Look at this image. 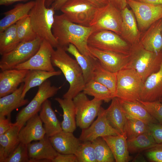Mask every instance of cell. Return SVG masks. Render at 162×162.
Instances as JSON below:
<instances>
[{"label": "cell", "instance_id": "obj_21", "mask_svg": "<svg viewBox=\"0 0 162 162\" xmlns=\"http://www.w3.org/2000/svg\"><path fill=\"white\" fill-rule=\"evenodd\" d=\"M141 36L140 43L146 50L158 53L162 51V18L149 27Z\"/></svg>", "mask_w": 162, "mask_h": 162}, {"label": "cell", "instance_id": "obj_4", "mask_svg": "<svg viewBox=\"0 0 162 162\" xmlns=\"http://www.w3.org/2000/svg\"><path fill=\"white\" fill-rule=\"evenodd\" d=\"M128 63L125 68L136 70L144 82L159 69L162 62V51L156 53L144 49L139 42L131 46Z\"/></svg>", "mask_w": 162, "mask_h": 162}, {"label": "cell", "instance_id": "obj_9", "mask_svg": "<svg viewBox=\"0 0 162 162\" xmlns=\"http://www.w3.org/2000/svg\"><path fill=\"white\" fill-rule=\"evenodd\" d=\"M43 40L37 37L33 40L20 42L13 50L1 56V70L14 68L29 59L38 50Z\"/></svg>", "mask_w": 162, "mask_h": 162}, {"label": "cell", "instance_id": "obj_41", "mask_svg": "<svg viewBox=\"0 0 162 162\" xmlns=\"http://www.w3.org/2000/svg\"><path fill=\"white\" fill-rule=\"evenodd\" d=\"M29 160L27 145L20 142L4 162H28Z\"/></svg>", "mask_w": 162, "mask_h": 162}, {"label": "cell", "instance_id": "obj_28", "mask_svg": "<svg viewBox=\"0 0 162 162\" xmlns=\"http://www.w3.org/2000/svg\"><path fill=\"white\" fill-rule=\"evenodd\" d=\"M20 129V126L15 123L10 129L0 135V162H4L20 142L18 134Z\"/></svg>", "mask_w": 162, "mask_h": 162}, {"label": "cell", "instance_id": "obj_32", "mask_svg": "<svg viewBox=\"0 0 162 162\" xmlns=\"http://www.w3.org/2000/svg\"><path fill=\"white\" fill-rule=\"evenodd\" d=\"M119 99L126 114L140 119L148 124L159 123L149 114L143 105L139 100Z\"/></svg>", "mask_w": 162, "mask_h": 162}, {"label": "cell", "instance_id": "obj_1", "mask_svg": "<svg viewBox=\"0 0 162 162\" xmlns=\"http://www.w3.org/2000/svg\"><path fill=\"white\" fill-rule=\"evenodd\" d=\"M52 32L58 46L65 49L71 44L82 54L94 57L90 52L88 40L94 31L90 26H86L73 23L63 14L55 15Z\"/></svg>", "mask_w": 162, "mask_h": 162}, {"label": "cell", "instance_id": "obj_2", "mask_svg": "<svg viewBox=\"0 0 162 162\" xmlns=\"http://www.w3.org/2000/svg\"><path fill=\"white\" fill-rule=\"evenodd\" d=\"M52 64L59 68L69 84L63 98H73L83 91L86 82L82 69L75 59L71 58L64 48L58 46L52 54Z\"/></svg>", "mask_w": 162, "mask_h": 162}, {"label": "cell", "instance_id": "obj_53", "mask_svg": "<svg viewBox=\"0 0 162 162\" xmlns=\"http://www.w3.org/2000/svg\"><path fill=\"white\" fill-rule=\"evenodd\" d=\"M159 100L162 103V97Z\"/></svg>", "mask_w": 162, "mask_h": 162}, {"label": "cell", "instance_id": "obj_8", "mask_svg": "<svg viewBox=\"0 0 162 162\" xmlns=\"http://www.w3.org/2000/svg\"><path fill=\"white\" fill-rule=\"evenodd\" d=\"M73 100L76 126L82 129L88 128L98 116L102 101L94 98L90 100L83 92L79 93Z\"/></svg>", "mask_w": 162, "mask_h": 162}, {"label": "cell", "instance_id": "obj_44", "mask_svg": "<svg viewBox=\"0 0 162 162\" xmlns=\"http://www.w3.org/2000/svg\"><path fill=\"white\" fill-rule=\"evenodd\" d=\"M150 132L157 143L162 142V124L159 123L149 124Z\"/></svg>", "mask_w": 162, "mask_h": 162}, {"label": "cell", "instance_id": "obj_40", "mask_svg": "<svg viewBox=\"0 0 162 162\" xmlns=\"http://www.w3.org/2000/svg\"><path fill=\"white\" fill-rule=\"evenodd\" d=\"M75 154L78 162H97L94 147L91 142L80 143Z\"/></svg>", "mask_w": 162, "mask_h": 162}, {"label": "cell", "instance_id": "obj_26", "mask_svg": "<svg viewBox=\"0 0 162 162\" xmlns=\"http://www.w3.org/2000/svg\"><path fill=\"white\" fill-rule=\"evenodd\" d=\"M23 83L13 93L0 98V116L10 119L11 113L14 110L29 103L28 99L22 97Z\"/></svg>", "mask_w": 162, "mask_h": 162}, {"label": "cell", "instance_id": "obj_46", "mask_svg": "<svg viewBox=\"0 0 162 162\" xmlns=\"http://www.w3.org/2000/svg\"><path fill=\"white\" fill-rule=\"evenodd\" d=\"M11 122L10 119L5 116H0V135L10 129L14 124Z\"/></svg>", "mask_w": 162, "mask_h": 162}, {"label": "cell", "instance_id": "obj_16", "mask_svg": "<svg viewBox=\"0 0 162 162\" xmlns=\"http://www.w3.org/2000/svg\"><path fill=\"white\" fill-rule=\"evenodd\" d=\"M28 70L13 68L1 70L0 73V98L16 90L23 82Z\"/></svg>", "mask_w": 162, "mask_h": 162}, {"label": "cell", "instance_id": "obj_22", "mask_svg": "<svg viewBox=\"0 0 162 162\" xmlns=\"http://www.w3.org/2000/svg\"><path fill=\"white\" fill-rule=\"evenodd\" d=\"M49 139L54 149L62 154H75L80 144L79 139L76 138L73 133L63 130Z\"/></svg>", "mask_w": 162, "mask_h": 162}, {"label": "cell", "instance_id": "obj_48", "mask_svg": "<svg viewBox=\"0 0 162 162\" xmlns=\"http://www.w3.org/2000/svg\"><path fill=\"white\" fill-rule=\"evenodd\" d=\"M97 8L103 7L109 3L108 0H84Z\"/></svg>", "mask_w": 162, "mask_h": 162}, {"label": "cell", "instance_id": "obj_45", "mask_svg": "<svg viewBox=\"0 0 162 162\" xmlns=\"http://www.w3.org/2000/svg\"><path fill=\"white\" fill-rule=\"evenodd\" d=\"M52 162H78V160L75 154H64L58 153Z\"/></svg>", "mask_w": 162, "mask_h": 162}, {"label": "cell", "instance_id": "obj_29", "mask_svg": "<svg viewBox=\"0 0 162 162\" xmlns=\"http://www.w3.org/2000/svg\"><path fill=\"white\" fill-rule=\"evenodd\" d=\"M60 70L52 72L40 70H28L23 82L22 97L24 98L31 88L39 86L50 78L61 74Z\"/></svg>", "mask_w": 162, "mask_h": 162}, {"label": "cell", "instance_id": "obj_11", "mask_svg": "<svg viewBox=\"0 0 162 162\" xmlns=\"http://www.w3.org/2000/svg\"><path fill=\"white\" fill-rule=\"evenodd\" d=\"M97 9L84 0H69L60 10L71 22L90 26Z\"/></svg>", "mask_w": 162, "mask_h": 162}, {"label": "cell", "instance_id": "obj_31", "mask_svg": "<svg viewBox=\"0 0 162 162\" xmlns=\"http://www.w3.org/2000/svg\"><path fill=\"white\" fill-rule=\"evenodd\" d=\"M55 100L62 109L63 120L61 123L63 130L73 133L76 128V113L73 99L56 98Z\"/></svg>", "mask_w": 162, "mask_h": 162}, {"label": "cell", "instance_id": "obj_18", "mask_svg": "<svg viewBox=\"0 0 162 162\" xmlns=\"http://www.w3.org/2000/svg\"><path fill=\"white\" fill-rule=\"evenodd\" d=\"M29 162H36L42 159L51 162L55 158L58 152L52 146L49 137L46 135L42 139L27 145Z\"/></svg>", "mask_w": 162, "mask_h": 162}, {"label": "cell", "instance_id": "obj_52", "mask_svg": "<svg viewBox=\"0 0 162 162\" xmlns=\"http://www.w3.org/2000/svg\"><path fill=\"white\" fill-rule=\"evenodd\" d=\"M142 3L152 4H162V0H135Z\"/></svg>", "mask_w": 162, "mask_h": 162}, {"label": "cell", "instance_id": "obj_30", "mask_svg": "<svg viewBox=\"0 0 162 162\" xmlns=\"http://www.w3.org/2000/svg\"><path fill=\"white\" fill-rule=\"evenodd\" d=\"M65 49L75 57L82 69L86 83L92 80L97 59L94 57L86 56L82 54L71 44Z\"/></svg>", "mask_w": 162, "mask_h": 162}, {"label": "cell", "instance_id": "obj_19", "mask_svg": "<svg viewBox=\"0 0 162 162\" xmlns=\"http://www.w3.org/2000/svg\"><path fill=\"white\" fill-rule=\"evenodd\" d=\"M162 97V62L159 69L148 76L144 82L140 100L145 101L159 100Z\"/></svg>", "mask_w": 162, "mask_h": 162}, {"label": "cell", "instance_id": "obj_12", "mask_svg": "<svg viewBox=\"0 0 162 162\" xmlns=\"http://www.w3.org/2000/svg\"><path fill=\"white\" fill-rule=\"evenodd\" d=\"M135 16L140 31L146 30L154 23L162 18V4L141 2L126 0Z\"/></svg>", "mask_w": 162, "mask_h": 162}, {"label": "cell", "instance_id": "obj_49", "mask_svg": "<svg viewBox=\"0 0 162 162\" xmlns=\"http://www.w3.org/2000/svg\"><path fill=\"white\" fill-rule=\"evenodd\" d=\"M109 2L121 10L127 7L126 0H108Z\"/></svg>", "mask_w": 162, "mask_h": 162}, {"label": "cell", "instance_id": "obj_47", "mask_svg": "<svg viewBox=\"0 0 162 162\" xmlns=\"http://www.w3.org/2000/svg\"><path fill=\"white\" fill-rule=\"evenodd\" d=\"M28 0H0L1 5L8 6L15 2ZM56 0H46V5L47 8H50Z\"/></svg>", "mask_w": 162, "mask_h": 162}, {"label": "cell", "instance_id": "obj_23", "mask_svg": "<svg viewBox=\"0 0 162 162\" xmlns=\"http://www.w3.org/2000/svg\"><path fill=\"white\" fill-rule=\"evenodd\" d=\"M111 103L106 110V118L110 125L121 134L125 135L124 128L126 120V114L119 99L113 98Z\"/></svg>", "mask_w": 162, "mask_h": 162}, {"label": "cell", "instance_id": "obj_24", "mask_svg": "<svg viewBox=\"0 0 162 162\" xmlns=\"http://www.w3.org/2000/svg\"><path fill=\"white\" fill-rule=\"evenodd\" d=\"M39 116L44 123L46 135L48 137L51 136L62 130L61 123L52 109L50 101L48 99L43 104Z\"/></svg>", "mask_w": 162, "mask_h": 162}, {"label": "cell", "instance_id": "obj_13", "mask_svg": "<svg viewBox=\"0 0 162 162\" xmlns=\"http://www.w3.org/2000/svg\"><path fill=\"white\" fill-rule=\"evenodd\" d=\"M54 50L53 47L49 42L43 40L38 50L34 55L26 61L17 65L14 68L54 71L51 61Z\"/></svg>", "mask_w": 162, "mask_h": 162}, {"label": "cell", "instance_id": "obj_7", "mask_svg": "<svg viewBox=\"0 0 162 162\" xmlns=\"http://www.w3.org/2000/svg\"><path fill=\"white\" fill-rule=\"evenodd\" d=\"M61 87L52 86L49 80L39 86L34 98L17 114L15 123L21 129L29 119L40 110L44 102L54 96Z\"/></svg>", "mask_w": 162, "mask_h": 162}, {"label": "cell", "instance_id": "obj_6", "mask_svg": "<svg viewBox=\"0 0 162 162\" xmlns=\"http://www.w3.org/2000/svg\"><path fill=\"white\" fill-rule=\"evenodd\" d=\"M87 42L88 46L100 50L125 55L129 54L131 47L121 36L105 30L94 31L89 37Z\"/></svg>", "mask_w": 162, "mask_h": 162}, {"label": "cell", "instance_id": "obj_34", "mask_svg": "<svg viewBox=\"0 0 162 162\" xmlns=\"http://www.w3.org/2000/svg\"><path fill=\"white\" fill-rule=\"evenodd\" d=\"M128 149L131 154L140 153L147 150L157 143L150 132L141 134L127 139Z\"/></svg>", "mask_w": 162, "mask_h": 162}, {"label": "cell", "instance_id": "obj_14", "mask_svg": "<svg viewBox=\"0 0 162 162\" xmlns=\"http://www.w3.org/2000/svg\"><path fill=\"white\" fill-rule=\"evenodd\" d=\"M121 134L110 125L106 117V110L101 107L97 119L88 127L82 129L79 139L83 142H92L99 137Z\"/></svg>", "mask_w": 162, "mask_h": 162}, {"label": "cell", "instance_id": "obj_17", "mask_svg": "<svg viewBox=\"0 0 162 162\" xmlns=\"http://www.w3.org/2000/svg\"><path fill=\"white\" fill-rule=\"evenodd\" d=\"M121 11L122 18L121 37L130 46L138 43L141 33L133 12L127 7Z\"/></svg>", "mask_w": 162, "mask_h": 162}, {"label": "cell", "instance_id": "obj_27", "mask_svg": "<svg viewBox=\"0 0 162 162\" xmlns=\"http://www.w3.org/2000/svg\"><path fill=\"white\" fill-rule=\"evenodd\" d=\"M34 1H31L25 3H19L14 8L4 12V16L0 20V32L9 26L16 23L23 17L28 15L34 5Z\"/></svg>", "mask_w": 162, "mask_h": 162}, {"label": "cell", "instance_id": "obj_5", "mask_svg": "<svg viewBox=\"0 0 162 162\" xmlns=\"http://www.w3.org/2000/svg\"><path fill=\"white\" fill-rule=\"evenodd\" d=\"M144 82L134 69H123L117 73V84L115 97L127 100H140Z\"/></svg>", "mask_w": 162, "mask_h": 162}, {"label": "cell", "instance_id": "obj_38", "mask_svg": "<svg viewBox=\"0 0 162 162\" xmlns=\"http://www.w3.org/2000/svg\"><path fill=\"white\" fill-rule=\"evenodd\" d=\"M97 162H114L115 160L108 144L102 137L92 142Z\"/></svg>", "mask_w": 162, "mask_h": 162}, {"label": "cell", "instance_id": "obj_36", "mask_svg": "<svg viewBox=\"0 0 162 162\" xmlns=\"http://www.w3.org/2000/svg\"><path fill=\"white\" fill-rule=\"evenodd\" d=\"M86 94L108 103L113 98L110 91L102 84L93 80L86 82L83 90Z\"/></svg>", "mask_w": 162, "mask_h": 162}, {"label": "cell", "instance_id": "obj_35", "mask_svg": "<svg viewBox=\"0 0 162 162\" xmlns=\"http://www.w3.org/2000/svg\"><path fill=\"white\" fill-rule=\"evenodd\" d=\"M20 43L18 38L15 24L0 32V54L2 56L11 51Z\"/></svg>", "mask_w": 162, "mask_h": 162}, {"label": "cell", "instance_id": "obj_37", "mask_svg": "<svg viewBox=\"0 0 162 162\" xmlns=\"http://www.w3.org/2000/svg\"><path fill=\"white\" fill-rule=\"evenodd\" d=\"M126 116L124 133L127 139L134 138L143 133L150 132L148 124L126 114Z\"/></svg>", "mask_w": 162, "mask_h": 162}, {"label": "cell", "instance_id": "obj_43", "mask_svg": "<svg viewBox=\"0 0 162 162\" xmlns=\"http://www.w3.org/2000/svg\"><path fill=\"white\" fill-rule=\"evenodd\" d=\"M144 151V154L151 162H162V142L157 143Z\"/></svg>", "mask_w": 162, "mask_h": 162}, {"label": "cell", "instance_id": "obj_25", "mask_svg": "<svg viewBox=\"0 0 162 162\" xmlns=\"http://www.w3.org/2000/svg\"><path fill=\"white\" fill-rule=\"evenodd\" d=\"M110 147L115 162H128L131 157L129 155L125 135H110L102 137Z\"/></svg>", "mask_w": 162, "mask_h": 162}, {"label": "cell", "instance_id": "obj_51", "mask_svg": "<svg viewBox=\"0 0 162 162\" xmlns=\"http://www.w3.org/2000/svg\"><path fill=\"white\" fill-rule=\"evenodd\" d=\"M132 161L146 162L147 161L144 156L140 153H139L133 159Z\"/></svg>", "mask_w": 162, "mask_h": 162}, {"label": "cell", "instance_id": "obj_10", "mask_svg": "<svg viewBox=\"0 0 162 162\" xmlns=\"http://www.w3.org/2000/svg\"><path fill=\"white\" fill-rule=\"evenodd\" d=\"M122 24L121 10L109 3L105 6L97 9L90 26L94 31L110 30L121 36Z\"/></svg>", "mask_w": 162, "mask_h": 162}, {"label": "cell", "instance_id": "obj_33", "mask_svg": "<svg viewBox=\"0 0 162 162\" xmlns=\"http://www.w3.org/2000/svg\"><path fill=\"white\" fill-rule=\"evenodd\" d=\"M92 80L106 87L115 97L117 84V73L107 70L103 68L97 59L93 72Z\"/></svg>", "mask_w": 162, "mask_h": 162}, {"label": "cell", "instance_id": "obj_3", "mask_svg": "<svg viewBox=\"0 0 162 162\" xmlns=\"http://www.w3.org/2000/svg\"><path fill=\"white\" fill-rule=\"evenodd\" d=\"M46 2V0H35L28 15L37 36L46 40L56 48L58 44L52 31L55 10L51 7L47 8Z\"/></svg>", "mask_w": 162, "mask_h": 162}, {"label": "cell", "instance_id": "obj_15", "mask_svg": "<svg viewBox=\"0 0 162 162\" xmlns=\"http://www.w3.org/2000/svg\"><path fill=\"white\" fill-rule=\"evenodd\" d=\"M92 54L99 62L105 69L117 73L125 69L128 63L129 55L100 50L88 46Z\"/></svg>", "mask_w": 162, "mask_h": 162}, {"label": "cell", "instance_id": "obj_39", "mask_svg": "<svg viewBox=\"0 0 162 162\" xmlns=\"http://www.w3.org/2000/svg\"><path fill=\"white\" fill-rule=\"evenodd\" d=\"M15 24L17 35L20 42L32 41L37 37L32 27L29 15L19 20Z\"/></svg>", "mask_w": 162, "mask_h": 162}, {"label": "cell", "instance_id": "obj_50", "mask_svg": "<svg viewBox=\"0 0 162 162\" xmlns=\"http://www.w3.org/2000/svg\"><path fill=\"white\" fill-rule=\"evenodd\" d=\"M69 0H56L52 4L51 7L55 11L60 10L62 7Z\"/></svg>", "mask_w": 162, "mask_h": 162}, {"label": "cell", "instance_id": "obj_20", "mask_svg": "<svg viewBox=\"0 0 162 162\" xmlns=\"http://www.w3.org/2000/svg\"><path fill=\"white\" fill-rule=\"evenodd\" d=\"M38 113L29 119L20 130L18 137L20 142L28 145L33 141L43 139L46 132Z\"/></svg>", "mask_w": 162, "mask_h": 162}, {"label": "cell", "instance_id": "obj_42", "mask_svg": "<svg viewBox=\"0 0 162 162\" xmlns=\"http://www.w3.org/2000/svg\"><path fill=\"white\" fill-rule=\"evenodd\" d=\"M144 106L149 114L159 123L162 124V103L159 100L145 101L138 100Z\"/></svg>", "mask_w": 162, "mask_h": 162}]
</instances>
